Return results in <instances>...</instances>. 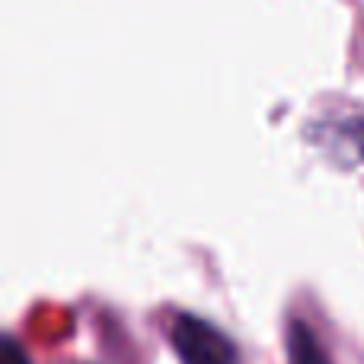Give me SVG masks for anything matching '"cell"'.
Returning a JSON list of instances; mask_svg holds the SVG:
<instances>
[{
    "label": "cell",
    "mask_w": 364,
    "mask_h": 364,
    "mask_svg": "<svg viewBox=\"0 0 364 364\" xmlns=\"http://www.w3.org/2000/svg\"><path fill=\"white\" fill-rule=\"evenodd\" d=\"M288 358L291 364H326L320 342L314 339V333L304 323H291L288 329Z\"/></svg>",
    "instance_id": "cell-2"
},
{
    "label": "cell",
    "mask_w": 364,
    "mask_h": 364,
    "mask_svg": "<svg viewBox=\"0 0 364 364\" xmlns=\"http://www.w3.org/2000/svg\"><path fill=\"white\" fill-rule=\"evenodd\" d=\"M173 352L182 364H243L240 348L214 323L192 314H179L170 326Z\"/></svg>",
    "instance_id": "cell-1"
},
{
    "label": "cell",
    "mask_w": 364,
    "mask_h": 364,
    "mask_svg": "<svg viewBox=\"0 0 364 364\" xmlns=\"http://www.w3.org/2000/svg\"><path fill=\"white\" fill-rule=\"evenodd\" d=\"M0 364H29L26 355L19 352V346L13 339H4V348H0Z\"/></svg>",
    "instance_id": "cell-3"
}]
</instances>
